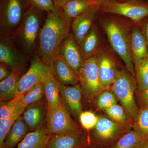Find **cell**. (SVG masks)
Instances as JSON below:
<instances>
[{"mask_svg": "<svg viewBox=\"0 0 148 148\" xmlns=\"http://www.w3.org/2000/svg\"><path fill=\"white\" fill-rule=\"evenodd\" d=\"M97 22L106 35L109 45L124 62L127 71L135 77L130 45L131 30L135 22L116 14L100 12Z\"/></svg>", "mask_w": 148, "mask_h": 148, "instance_id": "6da1fadb", "label": "cell"}, {"mask_svg": "<svg viewBox=\"0 0 148 148\" xmlns=\"http://www.w3.org/2000/svg\"><path fill=\"white\" fill-rule=\"evenodd\" d=\"M71 32L64 21L62 7L48 12L40 31L36 55L51 66L60 45Z\"/></svg>", "mask_w": 148, "mask_h": 148, "instance_id": "7a4b0ae2", "label": "cell"}, {"mask_svg": "<svg viewBox=\"0 0 148 148\" xmlns=\"http://www.w3.org/2000/svg\"><path fill=\"white\" fill-rule=\"evenodd\" d=\"M44 11L30 5L21 24L10 37L24 52L32 54L38 46Z\"/></svg>", "mask_w": 148, "mask_h": 148, "instance_id": "3957f363", "label": "cell"}, {"mask_svg": "<svg viewBox=\"0 0 148 148\" xmlns=\"http://www.w3.org/2000/svg\"><path fill=\"white\" fill-rule=\"evenodd\" d=\"M110 88L130 119L134 121L139 111L134 97V91L137 88L135 77L125 67L121 68Z\"/></svg>", "mask_w": 148, "mask_h": 148, "instance_id": "277c9868", "label": "cell"}, {"mask_svg": "<svg viewBox=\"0 0 148 148\" xmlns=\"http://www.w3.org/2000/svg\"><path fill=\"white\" fill-rule=\"evenodd\" d=\"M130 124L117 123L106 116H99L93 131L89 134L91 145L96 148H106L115 142L130 130Z\"/></svg>", "mask_w": 148, "mask_h": 148, "instance_id": "5b68a950", "label": "cell"}, {"mask_svg": "<svg viewBox=\"0 0 148 148\" xmlns=\"http://www.w3.org/2000/svg\"><path fill=\"white\" fill-rule=\"evenodd\" d=\"M30 5L29 0H1L0 36L13 35Z\"/></svg>", "mask_w": 148, "mask_h": 148, "instance_id": "8992f818", "label": "cell"}, {"mask_svg": "<svg viewBox=\"0 0 148 148\" xmlns=\"http://www.w3.org/2000/svg\"><path fill=\"white\" fill-rule=\"evenodd\" d=\"M99 12L116 14L140 24L148 16V1L119 2L104 0L99 3Z\"/></svg>", "mask_w": 148, "mask_h": 148, "instance_id": "52a82bcc", "label": "cell"}, {"mask_svg": "<svg viewBox=\"0 0 148 148\" xmlns=\"http://www.w3.org/2000/svg\"><path fill=\"white\" fill-rule=\"evenodd\" d=\"M95 56L101 87L103 90H108L121 69L119 67L118 59L120 58L108 44L99 51Z\"/></svg>", "mask_w": 148, "mask_h": 148, "instance_id": "ba28073f", "label": "cell"}, {"mask_svg": "<svg viewBox=\"0 0 148 148\" xmlns=\"http://www.w3.org/2000/svg\"><path fill=\"white\" fill-rule=\"evenodd\" d=\"M78 77L83 95L88 101L96 99L103 91L100 83L95 56L84 60Z\"/></svg>", "mask_w": 148, "mask_h": 148, "instance_id": "9c48e42d", "label": "cell"}, {"mask_svg": "<svg viewBox=\"0 0 148 148\" xmlns=\"http://www.w3.org/2000/svg\"><path fill=\"white\" fill-rule=\"evenodd\" d=\"M51 71V66L45 64L38 55H35L32 58L29 70L18 81L15 96L26 93L36 85L44 82Z\"/></svg>", "mask_w": 148, "mask_h": 148, "instance_id": "30bf717a", "label": "cell"}, {"mask_svg": "<svg viewBox=\"0 0 148 148\" xmlns=\"http://www.w3.org/2000/svg\"><path fill=\"white\" fill-rule=\"evenodd\" d=\"M71 115L62 103L55 110L47 113L46 126L49 134H62L82 129Z\"/></svg>", "mask_w": 148, "mask_h": 148, "instance_id": "8fae6325", "label": "cell"}, {"mask_svg": "<svg viewBox=\"0 0 148 148\" xmlns=\"http://www.w3.org/2000/svg\"><path fill=\"white\" fill-rule=\"evenodd\" d=\"M10 37L0 36V62L12 70L22 72L30 56L21 52Z\"/></svg>", "mask_w": 148, "mask_h": 148, "instance_id": "7c38bea8", "label": "cell"}, {"mask_svg": "<svg viewBox=\"0 0 148 148\" xmlns=\"http://www.w3.org/2000/svg\"><path fill=\"white\" fill-rule=\"evenodd\" d=\"M56 57L61 58L66 62L78 76L84 59L79 45L71 32L61 42L57 51Z\"/></svg>", "mask_w": 148, "mask_h": 148, "instance_id": "4fadbf2b", "label": "cell"}, {"mask_svg": "<svg viewBox=\"0 0 148 148\" xmlns=\"http://www.w3.org/2000/svg\"><path fill=\"white\" fill-rule=\"evenodd\" d=\"M89 145V133L81 129L51 135L47 148H85Z\"/></svg>", "mask_w": 148, "mask_h": 148, "instance_id": "5bb4252c", "label": "cell"}, {"mask_svg": "<svg viewBox=\"0 0 148 148\" xmlns=\"http://www.w3.org/2000/svg\"><path fill=\"white\" fill-rule=\"evenodd\" d=\"M99 12V4L88 8L72 22L71 33L79 45L97 21Z\"/></svg>", "mask_w": 148, "mask_h": 148, "instance_id": "9a60e30c", "label": "cell"}, {"mask_svg": "<svg viewBox=\"0 0 148 148\" xmlns=\"http://www.w3.org/2000/svg\"><path fill=\"white\" fill-rule=\"evenodd\" d=\"M61 103L70 114L79 120L82 112V91L79 84L65 85L59 83Z\"/></svg>", "mask_w": 148, "mask_h": 148, "instance_id": "2e32d148", "label": "cell"}, {"mask_svg": "<svg viewBox=\"0 0 148 148\" xmlns=\"http://www.w3.org/2000/svg\"><path fill=\"white\" fill-rule=\"evenodd\" d=\"M101 29L97 21L79 45L85 60L94 56L108 44L103 40Z\"/></svg>", "mask_w": 148, "mask_h": 148, "instance_id": "e0dca14e", "label": "cell"}, {"mask_svg": "<svg viewBox=\"0 0 148 148\" xmlns=\"http://www.w3.org/2000/svg\"><path fill=\"white\" fill-rule=\"evenodd\" d=\"M47 114L46 100H42L33 103L25 108L21 115L29 128V132L35 131L44 125Z\"/></svg>", "mask_w": 148, "mask_h": 148, "instance_id": "ac0fdd59", "label": "cell"}, {"mask_svg": "<svg viewBox=\"0 0 148 148\" xmlns=\"http://www.w3.org/2000/svg\"><path fill=\"white\" fill-rule=\"evenodd\" d=\"M130 45L132 62L135 66L148 55V42L143 34L140 23H134L133 24Z\"/></svg>", "mask_w": 148, "mask_h": 148, "instance_id": "d6986e66", "label": "cell"}, {"mask_svg": "<svg viewBox=\"0 0 148 148\" xmlns=\"http://www.w3.org/2000/svg\"><path fill=\"white\" fill-rule=\"evenodd\" d=\"M51 69L53 76L59 83L68 86L79 84L78 77L61 58L56 57Z\"/></svg>", "mask_w": 148, "mask_h": 148, "instance_id": "ffe728a7", "label": "cell"}, {"mask_svg": "<svg viewBox=\"0 0 148 148\" xmlns=\"http://www.w3.org/2000/svg\"><path fill=\"white\" fill-rule=\"evenodd\" d=\"M100 3L90 0H69L62 6L64 21L71 31L72 22L75 18L90 7Z\"/></svg>", "mask_w": 148, "mask_h": 148, "instance_id": "44dd1931", "label": "cell"}, {"mask_svg": "<svg viewBox=\"0 0 148 148\" xmlns=\"http://www.w3.org/2000/svg\"><path fill=\"white\" fill-rule=\"evenodd\" d=\"M43 85L47 113L50 112L62 104L59 83L53 76L52 71L44 82Z\"/></svg>", "mask_w": 148, "mask_h": 148, "instance_id": "7402d4cb", "label": "cell"}, {"mask_svg": "<svg viewBox=\"0 0 148 148\" xmlns=\"http://www.w3.org/2000/svg\"><path fill=\"white\" fill-rule=\"evenodd\" d=\"M46 125L29 132L16 148H47L51 137Z\"/></svg>", "mask_w": 148, "mask_h": 148, "instance_id": "603a6c76", "label": "cell"}, {"mask_svg": "<svg viewBox=\"0 0 148 148\" xmlns=\"http://www.w3.org/2000/svg\"><path fill=\"white\" fill-rule=\"evenodd\" d=\"M29 128L21 115L19 116L6 136L1 148H14L16 147L29 133Z\"/></svg>", "mask_w": 148, "mask_h": 148, "instance_id": "cb8c5ba5", "label": "cell"}, {"mask_svg": "<svg viewBox=\"0 0 148 148\" xmlns=\"http://www.w3.org/2000/svg\"><path fill=\"white\" fill-rule=\"evenodd\" d=\"M22 72L12 70L10 75L0 82V101L5 102L14 98Z\"/></svg>", "mask_w": 148, "mask_h": 148, "instance_id": "d4e9b609", "label": "cell"}, {"mask_svg": "<svg viewBox=\"0 0 148 148\" xmlns=\"http://www.w3.org/2000/svg\"><path fill=\"white\" fill-rule=\"evenodd\" d=\"M145 140L134 130H130L106 148H138Z\"/></svg>", "mask_w": 148, "mask_h": 148, "instance_id": "484cf974", "label": "cell"}, {"mask_svg": "<svg viewBox=\"0 0 148 148\" xmlns=\"http://www.w3.org/2000/svg\"><path fill=\"white\" fill-rule=\"evenodd\" d=\"M135 77L138 92H143L147 89L148 55L135 65Z\"/></svg>", "mask_w": 148, "mask_h": 148, "instance_id": "4316f807", "label": "cell"}, {"mask_svg": "<svg viewBox=\"0 0 148 148\" xmlns=\"http://www.w3.org/2000/svg\"><path fill=\"white\" fill-rule=\"evenodd\" d=\"M25 94L22 93L8 101L1 102L0 119L9 117L14 114H22L24 111L19 108V104Z\"/></svg>", "mask_w": 148, "mask_h": 148, "instance_id": "83f0119b", "label": "cell"}, {"mask_svg": "<svg viewBox=\"0 0 148 148\" xmlns=\"http://www.w3.org/2000/svg\"><path fill=\"white\" fill-rule=\"evenodd\" d=\"M43 82L38 84L25 93L19 103V107L24 110L31 104L42 100L44 94Z\"/></svg>", "mask_w": 148, "mask_h": 148, "instance_id": "f1b7e54d", "label": "cell"}, {"mask_svg": "<svg viewBox=\"0 0 148 148\" xmlns=\"http://www.w3.org/2000/svg\"><path fill=\"white\" fill-rule=\"evenodd\" d=\"M133 125L134 130L143 139L148 140V107H141Z\"/></svg>", "mask_w": 148, "mask_h": 148, "instance_id": "f546056e", "label": "cell"}, {"mask_svg": "<svg viewBox=\"0 0 148 148\" xmlns=\"http://www.w3.org/2000/svg\"><path fill=\"white\" fill-rule=\"evenodd\" d=\"M104 112L111 119L121 124H129L130 121L131 120L122 106L117 103Z\"/></svg>", "mask_w": 148, "mask_h": 148, "instance_id": "4dcf8cb0", "label": "cell"}, {"mask_svg": "<svg viewBox=\"0 0 148 148\" xmlns=\"http://www.w3.org/2000/svg\"><path fill=\"white\" fill-rule=\"evenodd\" d=\"M96 99L97 109L103 111L117 104L116 96L111 90H103Z\"/></svg>", "mask_w": 148, "mask_h": 148, "instance_id": "1f68e13d", "label": "cell"}, {"mask_svg": "<svg viewBox=\"0 0 148 148\" xmlns=\"http://www.w3.org/2000/svg\"><path fill=\"white\" fill-rule=\"evenodd\" d=\"M99 116L91 111H82L80 114L79 120L82 127L86 131H90L97 124Z\"/></svg>", "mask_w": 148, "mask_h": 148, "instance_id": "d6a6232c", "label": "cell"}, {"mask_svg": "<svg viewBox=\"0 0 148 148\" xmlns=\"http://www.w3.org/2000/svg\"><path fill=\"white\" fill-rule=\"evenodd\" d=\"M20 114H15L7 118L0 119V148L2 147L7 135Z\"/></svg>", "mask_w": 148, "mask_h": 148, "instance_id": "836d02e7", "label": "cell"}, {"mask_svg": "<svg viewBox=\"0 0 148 148\" xmlns=\"http://www.w3.org/2000/svg\"><path fill=\"white\" fill-rule=\"evenodd\" d=\"M30 5L47 12L57 9L52 0H29Z\"/></svg>", "mask_w": 148, "mask_h": 148, "instance_id": "e575fe53", "label": "cell"}, {"mask_svg": "<svg viewBox=\"0 0 148 148\" xmlns=\"http://www.w3.org/2000/svg\"><path fill=\"white\" fill-rule=\"evenodd\" d=\"M12 70L6 64L0 63V81L3 80L10 75Z\"/></svg>", "mask_w": 148, "mask_h": 148, "instance_id": "d590c367", "label": "cell"}, {"mask_svg": "<svg viewBox=\"0 0 148 148\" xmlns=\"http://www.w3.org/2000/svg\"><path fill=\"white\" fill-rule=\"evenodd\" d=\"M139 98L142 107H148V88L145 91L140 92Z\"/></svg>", "mask_w": 148, "mask_h": 148, "instance_id": "8d00e7d4", "label": "cell"}, {"mask_svg": "<svg viewBox=\"0 0 148 148\" xmlns=\"http://www.w3.org/2000/svg\"><path fill=\"white\" fill-rule=\"evenodd\" d=\"M141 29L148 42V16L140 23Z\"/></svg>", "mask_w": 148, "mask_h": 148, "instance_id": "74e56055", "label": "cell"}, {"mask_svg": "<svg viewBox=\"0 0 148 148\" xmlns=\"http://www.w3.org/2000/svg\"><path fill=\"white\" fill-rule=\"evenodd\" d=\"M54 4L57 8L62 7L69 0H52Z\"/></svg>", "mask_w": 148, "mask_h": 148, "instance_id": "f35d334b", "label": "cell"}, {"mask_svg": "<svg viewBox=\"0 0 148 148\" xmlns=\"http://www.w3.org/2000/svg\"><path fill=\"white\" fill-rule=\"evenodd\" d=\"M138 148H148V140H145Z\"/></svg>", "mask_w": 148, "mask_h": 148, "instance_id": "ab89813d", "label": "cell"}, {"mask_svg": "<svg viewBox=\"0 0 148 148\" xmlns=\"http://www.w3.org/2000/svg\"><path fill=\"white\" fill-rule=\"evenodd\" d=\"M117 2H122L125 1H139L142 2L145 1V0H115Z\"/></svg>", "mask_w": 148, "mask_h": 148, "instance_id": "60d3db41", "label": "cell"}, {"mask_svg": "<svg viewBox=\"0 0 148 148\" xmlns=\"http://www.w3.org/2000/svg\"><path fill=\"white\" fill-rule=\"evenodd\" d=\"M90 1H92L95 2L97 3H100L101 2L104 1V0H90Z\"/></svg>", "mask_w": 148, "mask_h": 148, "instance_id": "b9f144b4", "label": "cell"}, {"mask_svg": "<svg viewBox=\"0 0 148 148\" xmlns=\"http://www.w3.org/2000/svg\"><path fill=\"white\" fill-rule=\"evenodd\" d=\"M85 148H96L93 147V146L91 145H88L87 147H86Z\"/></svg>", "mask_w": 148, "mask_h": 148, "instance_id": "7bdbcfd3", "label": "cell"}, {"mask_svg": "<svg viewBox=\"0 0 148 148\" xmlns=\"http://www.w3.org/2000/svg\"><path fill=\"white\" fill-rule=\"evenodd\" d=\"M147 1H148V0H147Z\"/></svg>", "mask_w": 148, "mask_h": 148, "instance_id": "ee69618b", "label": "cell"}]
</instances>
